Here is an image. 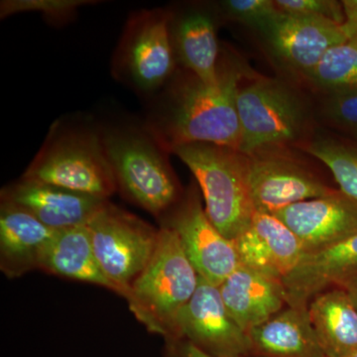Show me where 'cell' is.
I'll return each mask as SVG.
<instances>
[{
	"label": "cell",
	"instance_id": "23",
	"mask_svg": "<svg viewBox=\"0 0 357 357\" xmlns=\"http://www.w3.org/2000/svg\"><path fill=\"white\" fill-rule=\"evenodd\" d=\"M332 93L357 89V38H349L326 52L307 76Z\"/></svg>",
	"mask_w": 357,
	"mask_h": 357
},
{
	"label": "cell",
	"instance_id": "16",
	"mask_svg": "<svg viewBox=\"0 0 357 357\" xmlns=\"http://www.w3.org/2000/svg\"><path fill=\"white\" fill-rule=\"evenodd\" d=\"M304 244L306 252L357 234V204L340 190L291 204L274 213Z\"/></svg>",
	"mask_w": 357,
	"mask_h": 357
},
{
	"label": "cell",
	"instance_id": "21",
	"mask_svg": "<svg viewBox=\"0 0 357 357\" xmlns=\"http://www.w3.org/2000/svg\"><path fill=\"white\" fill-rule=\"evenodd\" d=\"M310 321L326 357H347L357 351V307L342 288L328 289L307 304Z\"/></svg>",
	"mask_w": 357,
	"mask_h": 357
},
{
	"label": "cell",
	"instance_id": "29",
	"mask_svg": "<svg viewBox=\"0 0 357 357\" xmlns=\"http://www.w3.org/2000/svg\"><path fill=\"white\" fill-rule=\"evenodd\" d=\"M164 340L163 357H215L201 351L184 338L170 337Z\"/></svg>",
	"mask_w": 357,
	"mask_h": 357
},
{
	"label": "cell",
	"instance_id": "9",
	"mask_svg": "<svg viewBox=\"0 0 357 357\" xmlns=\"http://www.w3.org/2000/svg\"><path fill=\"white\" fill-rule=\"evenodd\" d=\"M177 234L201 278L220 286L239 266L234 243L211 222L198 192L192 190L161 218Z\"/></svg>",
	"mask_w": 357,
	"mask_h": 357
},
{
	"label": "cell",
	"instance_id": "7",
	"mask_svg": "<svg viewBox=\"0 0 357 357\" xmlns=\"http://www.w3.org/2000/svg\"><path fill=\"white\" fill-rule=\"evenodd\" d=\"M241 122L239 152L252 156L291 142L304 123V110L292 91L280 82L258 79L237 93Z\"/></svg>",
	"mask_w": 357,
	"mask_h": 357
},
{
	"label": "cell",
	"instance_id": "14",
	"mask_svg": "<svg viewBox=\"0 0 357 357\" xmlns=\"http://www.w3.org/2000/svg\"><path fill=\"white\" fill-rule=\"evenodd\" d=\"M0 199L17 204L56 231L88 225L109 202L22 177L4 187Z\"/></svg>",
	"mask_w": 357,
	"mask_h": 357
},
{
	"label": "cell",
	"instance_id": "11",
	"mask_svg": "<svg viewBox=\"0 0 357 357\" xmlns=\"http://www.w3.org/2000/svg\"><path fill=\"white\" fill-rule=\"evenodd\" d=\"M248 158L249 192L255 211L274 215L291 204L337 191L284 157L258 153Z\"/></svg>",
	"mask_w": 357,
	"mask_h": 357
},
{
	"label": "cell",
	"instance_id": "6",
	"mask_svg": "<svg viewBox=\"0 0 357 357\" xmlns=\"http://www.w3.org/2000/svg\"><path fill=\"white\" fill-rule=\"evenodd\" d=\"M86 227L103 271L128 299L131 284L154 255L160 229L109 201Z\"/></svg>",
	"mask_w": 357,
	"mask_h": 357
},
{
	"label": "cell",
	"instance_id": "22",
	"mask_svg": "<svg viewBox=\"0 0 357 357\" xmlns=\"http://www.w3.org/2000/svg\"><path fill=\"white\" fill-rule=\"evenodd\" d=\"M170 32L176 59L204 83H217V27L210 14L192 10L177 18L171 15Z\"/></svg>",
	"mask_w": 357,
	"mask_h": 357
},
{
	"label": "cell",
	"instance_id": "27",
	"mask_svg": "<svg viewBox=\"0 0 357 357\" xmlns=\"http://www.w3.org/2000/svg\"><path fill=\"white\" fill-rule=\"evenodd\" d=\"M326 114L338 128L357 140V89L332 93L326 102Z\"/></svg>",
	"mask_w": 357,
	"mask_h": 357
},
{
	"label": "cell",
	"instance_id": "5",
	"mask_svg": "<svg viewBox=\"0 0 357 357\" xmlns=\"http://www.w3.org/2000/svg\"><path fill=\"white\" fill-rule=\"evenodd\" d=\"M172 152L196 178L211 222L227 238L236 241L255 213L249 192L248 156L210 143L183 144Z\"/></svg>",
	"mask_w": 357,
	"mask_h": 357
},
{
	"label": "cell",
	"instance_id": "31",
	"mask_svg": "<svg viewBox=\"0 0 357 357\" xmlns=\"http://www.w3.org/2000/svg\"><path fill=\"white\" fill-rule=\"evenodd\" d=\"M342 289L347 290V293L351 295V299L357 307V278L347 283Z\"/></svg>",
	"mask_w": 357,
	"mask_h": 357
},
{
	"label": "cell",
	"instance_id": "32",
	"mask_svg": "<svg viewBox=\"0 0 357 357\" xmlns=\"http://www.w3.org/2000/svg\"><path fill=\"white\" fill-rule=\"evenodd\" d=\"M347 357H357V351H354V354H351V356Z\"/></svg>",
	"mask_w": 357,
	"mask_h": 357
},
{
	"label": "cell",
	"instance_id": "1",
	"mask_svg": "<svg viewBox=\"0 0 357 357\" xmlns=\"http://www.w3.org/2000/svg\"><path fill=\"white\" fill-rule=\"evenodd\" d=\"M243 77V70L237 66H218L215 84L204 83L192 75L169 89L158 105L155 103L144 128L167 152L189 143L239 150L237 93Z\"/></svg>",
	"mask_w": 357,
	"mask_h": 357
},
{
	"label": "cell",
	"instance_id": "25",
	"mask_svg": "<svg viewBox=\"0 0 357 357\" xmlns=\"http://www.w3.org/2000/svg\"><path fill=\"white\" fill-rule=\"evenodd\" d=\"M93 0H4L0 4L1 20L17 13H41L52 22L72 17L79 7L96 3Z\"/></svg>",
	"mask_w": 357,
	"mask_h": 357
},
{
	"label": "cell",
	"instance_id": "24",
	"mask_svg": "<svg viewBox=\"0 0 357 357\" xmlns=\"http://www.w3.org/2000/svg\"><path fill=\"white\" fill-rule=\"evenodd\" d=\"M307 152L316 157L332 172L340 191L357 204V148L337 141H312Z\"/></svg>",
	"mask_w": 357,
	"mask_h": 357
},
{
	"label": "cell",
	"instance_id": "3",
	"mask_svg": "<svg viewBox=\"0 0 357 357\" xmlns=\"http://www.w3.org/2000/svg\"><path fill=\"white\" fill-rule=\"evenodd\" d=\"M159 229L154 255L131 284L126 301L148 332L166 340L172 335L178 312L196 292L199 275L176 232L165 225Z\"/></svg>",
	"mask_w": 357,
	"mask_h": 357
},
{
	"label": "cell",
	"instance_id": "12",
	"mask_svg": "<svg viewBox=\"0 0 357 357\" xmlns=\"http://www.w3.org/2000/svg\"><path fill=\"white\" fill-rule=\"evenodd\" d=\"M239 264L281 281L306 253L304 244L272 213L255 211L250 225L236 237Z\"/></svg>",
	"mask_w": 357,
	"mask_h": 357
},
{
	"label": "cell",
	"instance_id": "20",
	"mask_svg": "<svg viewBox=\"0 0 357 357\" xmlns=\"http://www.w3.org/2000/svg\"><path fill=\"white\" fill-rule=\"evenodd\" d=\"M46 273L107 289L126 298V293L110 280L96 258L86 225L60 230L47 246L40 262Z\"/></svg>",
	"mask_w": 357,
	"mask_h": 357
},
{
	"label": "cell",
	"instance_id": "4",
	"mask_svg": "<svg viewBox=\"0 0 357 357\" xmlns=\"http://www.w3.org/2000/svg\"><path fill=\"white\" fill-rule=\"evenodd\" d=\"M102 133L117 191L161 220L180 196L167 151L145 128H103Z\"/></svg>",
	"mask_w": 357,
	"mask_h": 357
},
{
	"label": "cell",
	"instance_id": "19",
	"mask_svg": "<svg viewBox=\"0 0 357 357\" xmlns=\"http://www.w3.org/2000/svg\"><path fill=\"white\" fill-rule=\"evenodd\" d=\"M249 357H326L307 306H288L248 333Z\"/></svg>",
	"mask_w": 357,
	"mask_h": 357
},
{
	"label": "cell",
	"instance_id": "17",
	"mask_svg": "<svg viewBox=\"0 0 357 357\" xmlns=\"http://www.w3.org/2000/svg\"><path fill=\"white\" fill-rule=\"evenodd\" d=\"M17 204L0 201V270L18 278L39 269L42 256L56 234Z\"/></svg>",
	"mask_w": 357,
	"mask_h": 357
},
{
	"label": "cell",
	"instance_id": "2",
	"mask_svg": "<svg viewBox=\"0 0 357 357\" xmlns=\"http://www.w3.org/2000/svg\"><path fill=\"white\" fill-rule=\"evenodd\" d=\"M22 178L109 199L117 192L102 129L59 121Z\"/></svg>",
	"mask_w": 357,
	"mask_h": 357
},
{
	"label": "cell",
	"instance_id": "13",
	"mask_svg": "<svg viewBox=\"0 0 357 357\" xmlns=\"http://www.w3.org/2000/svg\"><path fill=\"white\" fill-rule=\"evenodd\" d=\"M265 34L277 57L307 77L326 52L349 39L342 24L328 18L283 13Z\"/></svg>",
	"mask_w": 357,
	"mask_h": 357
},
{
	"label": "cell",
	"instance_id": "30",
	"mask_svg": "<svg viewBox=\"0 0 357 357\" xmlns=\"http://www.w3.org/2000/svg\"><path fill=\"white\" fill-rule=\"evenodd\" d=\"M342 3L344 11L342 28L347 38H357V0H344Z\"/></svg>",
	"mask_w": 357,
	"mask_h": 357
},
{
	"label": "cell",
	"instance_id": "18",
	"mask_svg": "<svg viewBox=\"0 0 357 357\" xmlns=\"http://www.w3.org/2000/svg\"><path fill=\"white\" fill-rule=\"evenodd\" d=\"M218 288L230 316L246 333L288 306L281 281L241 264Z\"/></svg>",
	"mask_w": 357,
	"mask_h": 357
},
{
	"label": "cell",
	"instance_id": "28",
	"mask_svg": "<svg viewBox=\"0 0 357 357\" xmlns=\"http://www.w3.org/2000/svg\"><path fill=\"white\" fill-rule=\"evenodd\" d=\"M277 8L283 13L321 16L344 24V11L342 2L333 0H276Z\"/></svg>",
	"mask_w": 357,
	"mask_h": 357
},
{
	"label": "cell",
	"instance_id": "10",
	"mask_svg": "<svg viewBox=\"0 0 357 357\" xmlns=\"http://www.w3.org/2000/svg\"><path fill=\"white\" fill-rule=\"evenodd\" d=\"M170 337L184 338L215 357H249L248 333L230 316L218 286L201 277L194 296L174 321Z\"/></svg>",
	"mask_w": 357,
	"mask_h": 357
},
{
	"label": "cell",
	"instance_id": "15",
	"mask_svg": "<svg viewBox=\"0 0 357 357\" xmlns=\"http://www.w3.org/2000/svg\"><path fill=\"white\" fill-rule=\"evenodd\" d=\"M357 278V234L305 253L282 280L289 306H307L328 289L342 288Z\"/></svg>",
	"mask_w": 357,
	"mask_h": 357
},
{
	"label": "cell",
	"instance_id": "26",
	"mask_svg": "<svg viewBox=\"0 0 357 357\" xmlns=\"http://www.w3.org/2000/svg\"><path fill=\"white\" fill-rule=\"evenodd\" d=\"M232 20L266 33L281 11L272 0H227L220 3Z\"/></svg>",
	"mask_w": 357,
	"mask_h": 357
},
{
	"label": "cell",
	"instance_id": "8",
	"mask_svg": "<svg viewBox=\"0 0 357 357\" xmlns=\"http://www.w3.org/2000/svg\"><path fill=\"white\" fill-rule=\"evenodd\" d=\"M171 13L161 9L134 13L126 26L114 59L116 76L142 93H154L176 69Z\"/></svg>",
	"mask_w": 357,
	"mask_h": 357
}]
</instances>
